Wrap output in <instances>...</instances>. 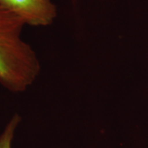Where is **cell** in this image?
<instances>
[{"label":"cell","mask_w":148,"mask_h":148,"mask_svg":"<svg viewBox=\"0 0 148 148\" xmlns=\"http://www.w3.org/2000/svg\"><path fill=\"white\" fill-rule=\"evenodd\" d=\"M25 23L0 4V84L11 92H23L40 73V64L21 38Z\"/></svg>","instance_id":"obj_1"},{"label":"cell","mask_w":148,"mask_h":148,"mask_svg":"<svg viewBox=\"0 0 148 148\" xmlns=\"http://www.w3.org/2000/svg\"><path fill=\"white\" fill-rule=\"evenodd\" d=\"M0 4L32 27L49 26L57 16L50 0H0Z\"/></svg>","instance_id":"obj_2"},{"label":"cell","mask_w":148,"mask_h":148,"mask_svg":"<svg viewBox=\"0 0 148 148\" xmlns=\"http://www.w3.org/2000/svg\"><path fill=\"white\" fill-rule=\"evenodd\" d=\"M21 119V118L17 114H15L11 118L3 131L0 134V148H12V143L14 138V134Z\"/></svg>","instance_id":"obj_3"}]
</instances>
